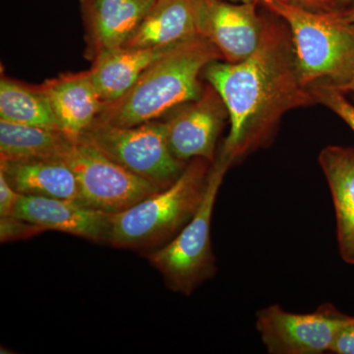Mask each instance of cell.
<instances>
[{"label":"cell","mask_w":354,"mask_h":354,"mask_svg":"<svg viewBox=\"0 0 354 354\" xmlns=\"http://www.w3.org/2000/svg\"><path fill=\"white\" fill-rule=\"evenodd\" d=\"M266 11L260 44L250 57L239 64L216 60L203 71L227 109L230 132L218 153L230 167L271 146L286 113L317 104L300 78L288 25Z\"/></svg>","instance_id":"obj_1"},{"label":"cell","mask_w":354,"mask_h":354,"mask_svg":"<svg viewBox=\"0 0 354 354\" xmlns=\"http://www.w3.org/2000/svg\"><path fill=\"white\" fill-rule=\"evenodd\" d=\"M223 60L211 41L197 35L174 44L146 70L136 84L113 104L104 106L97 120L131 127L156 120L199 97L207 65Z\"/></svg>","instance_id":"obj_2"},{"label":"cell","mask_w":354,"mask_h":354,"mask_svg":"<svg viewBox=\"0 0 354 354\" xmlns=\"http://www.w3.org/2000/svg\"><path fill=\"white\" fill-rule=\"evenodd\" d=\"M261 4L288 25L304 85L328 86L354 99V29L344 11L313 10L283 0Z\"/></svg>","instance_id":"obj_3"},{"label":"cell","mask_w":354,"mask_h":354,"mask_svg":"<svg viewBox=\"0 0 354 354\" xmlns=\"http://www.w3.org/2000/svg\"><path fill=\"white\" fill-rule=\"evenodd\" d=\"M212 164L193 158L176 183L113 216L109 245L128 250H157L171 242L199 209Z\"/></svg>","instance_id":"obj_4"},{"label":"cell","mask_w":354,"mask_h":354,"mask_svg":"<svg viewBox=\"0 0 354 354\" xmlns=\"http://www.w3.org/2000/svg\"><path fill=\"white\" fill-rule=\"evenodd\" d=\"M230 169L227 160L218 153L209 169L206 193L196 214L171 242L146 254L167 288L174 292L189 297L218 272L212 247V218L218 190Z\"/></svg>","instance_id":"obj_5"},{"label":"cell","mask_w":354,"mask_h":354,"mask_svg":"<svg viewBox=\"0 0 354 354\" xmlns=\"http://www.w3.org/2000/svg\"><path fill=\"white\" fill-rule=\"evenodd\" d=\"M78 140L160 189L176 183L188 164L177 160L169 150L165 120L120 127L95 120Z\"/></svg>","instance_id":"obj_6"},{"label":"cell","mask_w":354,"mask_h":354,"mask_svg":"<svg viewBox=\"0 0 354 354\" xmlns=\"http://www.w3.org/2000/svg\"><path fill=\"white\" fill-rule=\"evenodd\" d=\"M62 160L75 174L79 204L111 215L162 190L82 140L74 142Z\"/></svg>","instance_id":"obj_7"},{"label":"cell","mask_w":354,"mask_h":354,"mask_svg":"<svg viewBox=\"0 0 354 354\" xmlns=\"http://www.w3.org/2000/svg\"><path fill=\"white\" fill-rule=\"evenodd\" d=\"M330 302L310 313H292L272 304L256 312V330L270 354L329 353L342 328L353 322Z\"/></svg>","instance_id":"obj_8"},{"label":"cell","mask_w":354,"mask_h":354,"mask_svg":"<svg viewBox=\"0 0 354 354\" xmlns=\"http://www.w3.org/2000/svg\"><path fill=\"white\" fill-rule=\"evenodd\" d=\"M174 111L165 120L172 155L185 162L203 158L213 164L218 156V138L230 121L227 106L216 88L205 83L199 97Z\"/></svg>","instance_id":"obj_9"},{"label":"cell","mask_w":354,"mask_h":354,"mask_svg":"<svg viewBox=\"0 0 354 354\" xmlns=\"http://www.w3.org/2000/svg\"><path fill=\"white\" fill-rule=\"evenodd\" d=\"M257 2L199 0L198 34L220 51L223 62L239 64L259 46L263 14Z\"/></svg>","instance_id":"obj_10"},{"label":"cell","mask_w":354,"mask_h":354,"mask_svg":"<svg viewBox=\"0 0 354 354\" xmlns=\"http://www.w3.org/2000/svg\"><path fill=\"white\" fill-rule=\"evenodd\" d=\"M13 215L46 230H57L95 243L109 244L113 227V215L57 198L20 195Z\"/></svg>","instance_id":"obj_11"},{"label":"cell","mask_w":354,"mask_h":354,"mask_svg":"<svg viewBox=\"0 0 354 354\" xmlns=\"http://www.w3.org/2000/svg\"><path fill=\"white\" fill-rule=\"evenodd\" d=\"M87 32L88 53L94 59L121 48L131 38L155 0H80Z\"/></svg>","instance_id":"obj_12"},{"label":"cell","mask_w":354,"mask_h":354,"mask_svg":"<svg viewBox=\"0 0 354 354\" xmlns=\"http://www.w3.org/2000/svg\"><path fill=\"white\" fill-rule=\"evenodd\" d=\"M60 129L78 140L104 111L94 81L88 71L59 74L43 84Z\"/></svg>","instance_id":"obj_13"},{"label":"cell","mask_w":354,"mask_h":354,"mask_svg":"<svg viewBox=\"0 0 354 354\" xmlns=\"http://www.w3.org/2000/svg\"><path fill=\"white\" fill-rule=\"evenodd\" d=\"M318 162L334 203L339 254L344 262L354 265V148L325 147Z\"/></svg>","instance_id":"obj_14"},{"label":"cell","mask_w":354,"mask_h":354,"mask_svg":"<svg viewBox=\"0 0 354 354\" xmlns=\"http://www.w3.org/2000/svg\"><path fill=\"white\" fill-rule=\"evenodd\" d=\"M174 46L158 48L121 46L97 55L92 60L90 72L104 104L108 106L120 100L136 84L144 72L164 57Z\"/></svg>","instance_id":"obj_15"},{"label":"cell","mask_w":354,"mask_h":354,"mask_svg":"<svg viewBox=\"0 0 354 354\" xmlns=\"http://www.w3.org/2000/svg\"><path fill=\"white\" fill-rule=\"evenodd\" d=\"M0 172L11 187L23 196L79 201L75 174L62 160H0Z\"/></svg>","instance_id":"obj_16"},{"label":"cell","mask_w":354,"mask_h":354,"mask_svg":"<svg viewBox=\"0 0 354 354\" xmlns=\"http://www.w3.org/2000/svg\"><path fill=\"white\" fill-rule=\"evenodd\" d=\"M199 0H155L136 31L123 46L158 48L197 36Z\"/></svg>","instance_id":"obj_17"},{"label":"cell","mask_w":354,"mask_h":354,"mask_svg":"<svg viewBox=\"0 0 354 354\" xmlns=\"http://www.w3.org/2000/svg\"><path fill=\"white\" fill-rule=\"evenodd\" d=\"M74 142L62 130L0 120V160H62Z\"/></svg>","instance_id":"obj_18"},{"label":"cell","mask_w":354,"mask_h":354,"mask_svg":"<svg viewBox=\"0 0 354 354\" xmlns=\"http://www.w3.org/2000/svg\"><path fill=\"white\" fill-rule=\"evenodd\" d=\"M0 120L62 130L41 84L30 85L4 74L0 79Z\"/></svg>","instance_id":"obj_19"},{"label":"cell","mask_w":354,"mask_h":354,"mask_svg":"<svg viewBox=\"0 0 354 354\" xmlns=\"http://www.w3.org/2000/svg\"><path fill=\"white\" fill-rule=\"evenodd\" d=\"M310 91L315 97L317 104H322L329 109L346 122L354 133V104L349 102L346 94L328 86H316Z\"/></svg>","instance_id":"obj_20"},{"label":"cell","mask_w":354,"mask_h":354,"mask_svg":"<svg viewBox=\"0 0 354 354\" xmlns=\"http://www.w3.org/2000/svg\"><path fill=\"white\" fill-rule=\"evenodd\" d=\"M44 232H46L44 227L18 216L14 215L0 216V241L2 243L25 241Z\"/></svg>","instance_id":"obj_21"},{"label":"cell","mask_w":354,"mask_h":354,"mask_svg":"<svg viewBox=\"0 0 354 354\" xmlns=\"http://www.w3.org/2000/svg\"><path fill=\"white\" fill-rule=\"evenodd\" d=\"M19 193L11 187L6 176L0 172V216L13 215Z\"/></svg>","instance_id":"obj_22"},{"label":"cell","mask_w":354,"mask_h":354,"mask_svg":"<svg viewBox=\"0 0 354 354\" xmlns=\"http://www.w3.org/2000/svg\"><path fill=\"white\" fill-rule=\"evenodd\" d=\"M330 353L354 354V320L342 328L337 335Z\"/></svg>","instance_id":"obj_23"},{"label":"cell","mask_w":354,"mask_h":354,"mask_svg":"<svg viewBox=\"0 0 354 354\" xmlns=\"http://www.w3.org/2000/svg\"><path fill=\"white\" fill-rule=\"evenodd\" d=\"M297 3L313 10L329 11L337 9L335 0H297Z\"/></svg>","instance_id":"obj_24"},{"label":"cell","mask_w":354,"mask_h":354,"mask_svg":"<svg viewBox=\"0 0 354 354\" xmlns=\"http://www.w3.org/2000/svg\"><path fill=\"white\" fill-rule=\"evenodd\" d=\"M344 11V15H346V19L351 23L354 29V4L353 6L348 7V8L342 9Z\"/></svg>","instance_id":"obj_25"},{"label":"cell","mask_w":354,"mask_h":354,"mask_svg":"<svg viewBox=\"0 0 354 354\" xmlns=\"http://www.w3.org/2000/svg\"><path fill=\"white\" fill-rule=\"evenodd\" d=\"M337 3V9H344L353 6L354 0H335Z\"/></svg>","instance_id":"obj_26"},{"label":"cell","mask_w":354,"mask_h":354,"mask_svg":"<svg viewBox=\"0 0 354 354\" xmlns=\"http://www.w3.org/2000/svg\"><path fill=\"white\" fill-rule=\"evenodd\" d=\"M225 1H232V2H257V3H262L265 0H225ZM283 1H288L293 2V3H297V0H283Z\"/></svg>","instance_id":"obj_27"}]
</instances>
